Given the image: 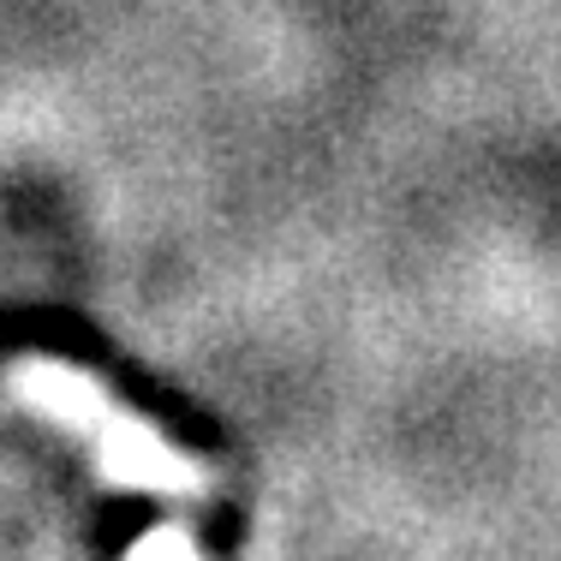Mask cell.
Segmentation results:
<instances>
[{"label":"cell","mask_w":561,"mask_h":561,"mask_svg":"<svg viewBox=\"0 0 561 561\" xmlns=\"http://www.w3.org/2000/svg\"><path fill=\"white\" fill-rule=\"evenodd\" d=\"M126 561H204V550H197V538L185 526H156V531H144L138 543L126 550Z\"/></svg>","instance_id":"7a4b0ae2"},{"label":"cell","mask_w":561,"mask_h":561,"mask_svg":"<svg viewBox=\"0 0 561 561\" xmlns=\"http://www.w3.org/2000/svg\"><path fill=\"white\" fill-rule=\"evenodd\" d=\"M7 389L19 407L43 412L66 436L96 448V472L114 490H138V496H162V502H204L209 496V466L192 460L185 448H173L138 412H126L90 370L66 365V358L24 353L7 365Z\"/></svg>","instance_id":"6da1fadb"}]
</instances>
